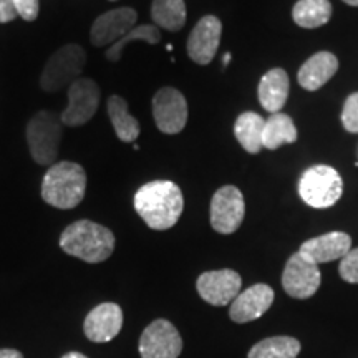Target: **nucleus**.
Here are the masks:
<instances>
[{
    "instance_id": "f257e3e1",
    "label": "nucleus",
    "mask_w": 358,
    "mask_h": 358,
    "mask_svg": "<svg viewBox=\"0 0 358 358\" xmlns=\"http://www.w3.org/2000/svg\"><path fill=\"white\" fill-rule=\"evenodd\" d=\"M185 208L182 192L173 181H151L134 194V209L151 229H171Z\"/></svg>"
},
{
    "instance_id": "f03ea898",
    "label": "nucleus",
    "mask_w": 358,
    "mask_h": 358,
    "mask_svg": "<svg viewBox=\"0 0 358 358\" xmlns=\"http://www.w3.org/2000/svg\"><path fill=\"white\" fill-rule=\"evenodd\" d=\"M60 248L69 256L88 264L106 261L115 250V236L108 227L82 219L70 224L60 236Z\"/></svg>"
},
{
    "instance_id": "7ed1b4c3",
    "label": "nucleus",
    "mask_w": 358,
    "mask_h": 358,
    "mask_svg": "<svg viewBox=\"0 0 358 358\" xmlns=\"http://www.w3.org/2000/svg\"><path fill=\"white\" fill-rule=\"evenodd\" d=\"M87 191V173L77 163L60 161L52 164L42 181V199L57 209H73Z\"/></svg>"
},
{
    "instance_id": "20e7f679",
    "label": "nucleus",
    "mask_w": 358,
    "mask_h": 358,
    "mask_svg": "<svg viewBox=\"0 0 358 358\" xmlns=\"http://www.w3.org/2000/svg\"><path fill=\"white\" fill-rule=\"evenodd\" d=\"M64 127L62 116L53 111H38L27 124V145L34 161L40 166L55 164Z\"/></svg>"
},
{
    "instance_id": "39448f33",
    "label": "nucleus",
    "mask_w": 358,
    "mask_h": 358,
    "mask_svg": "<svg viewBox=\"0 0 358 358\" xmlns=\"http://www.w3.org/2000/svg\"><path fill=\"white\" fill-rule=\"evenodd\" d=\"M87 65V52L83 47L69 43L60 47L48 58L40 77V87L47 93H57L77 82Z\"/></svg>"
},
{
    "instance_id": "423d86ee",
    "label": "nucleus",
    "mask_w": 358,
    "mask_h": 358,
    "mask_svg": "<svg viewBox=\"0 0 358 358\" xmlns=\"http://www.w3.org/2000/svg\"><path fill=\"white\" fill-rule=\"evenodd\" d=\"M343 182L337 169L325 164L308 168L299 181V194L310 208H332L342 198Z\"/></svg>"
},
{
    "instance_id": "0eeeda50",
    "label": "nucleus",
    "mask_w": 358,
    "mask_h": 358,
    "mask_svg": "<svg viewBox=\"0 0 358 358\" xmlns=\"http://www.w3.org/2000/svg\"><path fill=\"white\" fill-rule=\"evenodd\" d=\"M66 95H69V106L60 115L65 127H82L95 116L101 98L100 87L96 82L80 77L77 82L66 88Z\"/></svg>"
},
{
    "instance_id": "6e6552de",
    "label": "nucleus",
    "mask_w": 358,
    "mask_h": 358,
    "mask_svg": "<svg viewBox=\"0 0 358 358\" xmlns=\"http://www.w3.org/2000/svg\"><path fill=\"white\" fill-rule=\"evenodd\" d=\"M244 214V196L236 186H224L213 196L211 226L219 234H232L239 229Z\"/></svg>"
},
{
    "instance_id": "1a4fd4ad",
    "label": "nucleus",
    "mask_w": 358,
    "mask_h": 358,
    "mask_svg": "<svg viewBox=\"0 0 358 358\" xmlns=\"http://www.w3.org/2000/svg\"><path fill=\"white\" fill-rule=\"evenodd\" d=\"M182 338L171 322L158 319L143 330L140 338L141 358H178Z\"/></svg>"
},
{
    "instance_id": "9d476101",
    "label": "nucleus",
    "mask_w": 358,
    "mask_h": 358,
    "mask_svg": "<svg viewBox=\"0 0 358 358\" xmlns=\"http://www.w3.org/2000/svg\"><path fill=\"white\" fill-rule=\"evenodd\" d=\"M153 116L159 131L176 134L187 123V101L176 88H159L153 96Z\"/></svg>"
},
{
    "instance_id": "9b49d317",
    "label": "nucleus",
    "mask_w": 358,
    "mask_h": 358,
    "mask_svg": "<svg viewBox=\"0 0 358 358\" xmlns=\"http://www.w3.org/2000/svg\"><path fill=\"white\" fill-rule=\"evenodd\" d=\"M320 271L317 264L308 261L301 252L292 254L282 274L284 290L294 299H308L320 287Z\"/></svg>"
},
{
    "instance_id": "f8f14e48",
    "label": "nucleus",
    "mask_w": 358,
    "mask_h": 358,
    "mask_svg": "<svg viewBox=\"0 0 358 358\" xmlns=\"http://www.w3.org/2000/svg\"><path fill=\"white\" fill-rule=\"evenodd\" d=\"M241 285H243V279L231 268L204 272L196 282V287H198L203 301L216 307L232 303V301L241 294Z\"/></svg>"
},
{
    "instance_id": "ddd939ff",
    "label": "nucleus",
    "mask_w": 358,
    "mask_h": 358,
    "mask_svg": "<svg viewBox=\"0 0 358 358\" xmlns=\"http://www.w3.org/2000/svg\"><path fill=\"white\" fill-rule=\"evenodd\" d=\"M138 13L131 7L115 8L105 12L93 22L90 30V42L95 47H106L122 40L129 30L134 29Z\"/></svg>"
},
{
    "instance_id": "4468645a",
    "label": "nucleus",
    "mask_w": 358,
    "mask_h": 358,
    "mask_svg": "<svg viewBox=\"0 0 358 358\" xmlns=\"http://www.w3.org/2000/svg\"><path fill=\"white\" fill-rule=\"evenodd\" d=\"M222 24L217 17L206 15L194 25L187 38V55L198 65L211 64L221 43Z\"/></svg>"
},
{
    "instance_id": "2eb2a0df",
    "label": "nucleus",
    "mask_w": 358,
    "mask_h": 358,
    "mask_svg": "<svg viewBox=\"0 0 358 358\" xmlns=\"http://www.w3.org/2000/svg\"><path fill=\"white\" fill-rule=\"evenodd\" d=\"M123 327V310L118 303L105 302L93 308L85 319L83 330L88 340L105 343L113 340Z\"/></svg>"
},
{
    "instance_id": "dca6fc26",
    "label": "nucleus",
    "mask_w": 358,
    "mask_h": 358,
    "mask_svg": "<svg viewBox=\"0 0 358 358\" xmlns=\"http://www.w3.org/2000/svg\"><path fill=\"white\" fill-rule=\"evenodd\" d=\"M274 302V290L266 284H256L245 289L232 301L229 317L236 324L257 320L262 317Z\"/></svg>"
},
{
    "instance_id": "f3484780",
    "label": "nucleus",
    "mask_w": 358,
    "mask_h": 358,
    "mask_svg": "<svg viewBox=\"0 0 358 358\" xmlns=\"http://www.w3.org/2000/svg\"><path fill=\"white\" fill-rule=\"evenodd\" d=\"M352 249V237L345 232H329V234L313 237L306 241L299 249L302 256H306L313 264H325L343 259Z\"/></svg>"
},
{
    "instance_id": "a211bd4d",
    "label": "nucleus",
    "mask_w": 358,
    "mask_h": 358,
    "mask_svg": "<svg viewBox=\"0 0 358 358\" xmlns=\"http://www.w3.org/2000/svg\"><path fill=\"white\" fill-rule=\"evenodd\" d=\"M337 57L330 52H319L301 66L297 78L302 88L308 90V92H315V90L324 87L337 73Z\"/></svg>"
},
{
    "instance_id": "6ab92c4d",
    "label": "nucleus",
    "mask_w": 358,
    "mask_h": 358,
    "mask_svg": "<svg viewBox=\"0 0 358 358\" xmlns=\"http://www.w3.org/2000/svg\"><path fill=\"white\" fill-rule=\"evenodd\" d=\"M289 75L285 70H268L259 83V101L268 113H279L289 96Z\"/></svg>"
},
{
    "instance_id": "aec40b11",
    "label": "nucleus",
    "mask_w": 358,
    "mask_h": 358,
    "mask_svg": "<svg viewBox=\"0 0 358 358\" xmlns=\"http://www.w3.org/2000/svg\"><path fill=\"white\" fill-rule=\"evenodd\" d=\"M108 115L113 124L116 136L123 143H133L140 136V123L134 116L129 113L128 103L124 98L113 95L108 98Z\"/></svg>"
},
{
    "instance_id": "412c9836",
    "label": "nucleus",
    "mask_w": 358,
    "mask_h": 358,
    "mask_svg": "<svg viewBox=\"0 0 358 358\" xmlns=\"http://www.w3.org/2000/svg\"><path fill=\"white\" fill-rule=\"evenodd\" d=\"M266 120L254 111H245L236 120L234 134L241 146L250 155H257L262 150V134Z\"/></svg>"
},
{
    "instance_id": "4be33fe9",
    "label": "nucleus",
    "mask_w": 358,
    "mask_h": 358,
    "mask_svg": "<svg viewBox=\"0 0 358 358\" xmlns=\"http://www.w3.org/2000/svg\"><path fill=\"white\" fill-rule=\"evenodd\" d=\"M295 141H297V128L289 115L279 111L268 116L262 134V145L267 150H277L282 145H292Z\"/></svg>"
},
{
    "instance_id": "5701e85b",
    "label": "nucleus",
    "mask_w": 358,
    "mask_h": 358,
    "mask_svg": "<svg viewBox=\"0 0 358 358\" xmlns=\"http://www.w3.org/2000/svg\"><path fill=\"white\" fill-rule=\"evenodd\" d=\"M186 3L185 0H153L151 17L156 27L178 32L186 24Z\"/></svg>"
},
{
    "instance_id": "b1692460",
    "label": "nucleus",
    "mask_w": 358,
    "mask_h": 358,
    "mask_svg": "<svg viewBox=\"0 0 358 358\" xmlns=\"http://www.w3.org/2000/svg\"><path fill=\"white\" fill-rule=\"evenodd\" d=\"M294 22L303 29H317L332 17V3L329 0H299L292 10Z\"/></svg>"
},
{
    "instance_id": "393cba45",
    "label": "nucleus",
    "mask_w": 358,
    "mask_h": 358,
    "mask_svg": "<svg viewBox=\"0 0 358 358\" xmlns=\"http://www.w3.org/2000/svg\"><path fill=\"white\" fill-rule=\"evenodd\" d=\"M301 353V342L297 338L271 337L256 343L250 348L248 358H297Z\"/></svg>"
},
{
    "instance_id": "a878e982",
    "label": "nucleus",
    "mask_w": 358,
    "mask_h": 358,
    "mask_svg": "<svg viewBox=\"0 0 358 358\" xmlns=\"http://www.w3.org/2000/svg\"><path fill=\"white\" fill-rule=\"evenodd\" d=\"M134 40H143V42L150 45L159 43L161 42L159 29L156 25L134 27V29L129 30L122 40H118V42L111 45L108 50H106V58H108L110 62H120L124 48H127L131 42H134Z\"/></svg>"
},
{
    "instance_id": "bb28decb",
    "label": "nucleus",
    "mask_w": 358,
    "mask_h": 358,
    "mask_svg": "<svg viewBox=\"0 0 358 358\" xmlns=\"http://www.w3.org/2000/svg\"><path fill=\"white\" fill-rule=\"evenodd\" d=\"M342 124L348 133H358V92L345 100L342 110Z\"/></svg>"
},
{
    "instance_id": "cd10ccee",
    "label": "nucleus",
    "mask_w": 358,
    "mask_h": 358,
    "mask_svg": "<svg viewBox=\"0 0 358 358\" xmlns=\"http://www.w3.org/2000/svg\"><path fill=\"white\" fill-rule=\"evenodd\" d=\"M340 277L350 284H358V248L350 249L345 257L340 261Z\"/></svg>"
},
{
    "instance_id": "c85d7f7f",
    "label": "nucleus",
    "mask_w": 358,
    "mask_h": 358,
    "mask_svg": "<svg viewBox=\"0 0 358 358\" xmlns=\"http://www.w3.org/2000/svg\"><path fill=\"white\" fill-rule=\"evenodd\" d=\"M13 3H15L19 17H22L24 20L34 22L38 17V10H40L38 0H13Z\"/></svg>"
},
{
    "instance_id": "c756f323",
    "label": "nucleus",
    "mask_w": 358,
    "mask_h": 358,
    "mask_svg": "<svg viewBox=\"0 0 358 358\" xmlns=\"http://www.w3.org/2000/svg\"><path fill=\"white\" fill-rule=\"evenodd\" d=\"M17 17H19V12L13 0H0V24L15 20Z\"/></svg>"
},
{
    "instance_id": "7c9ffc66",
    "label": "nucleus",
    "mask_w": 358,
    "mask_h": 358,
    "mask_svg": "<svg viewBox=\"0 0 358 358\" xmlns=\"http://www.w3.org/2000/svg\"><path fill=\"white\" fill-rule=\"evenodd\" d=\"M0 358H24V355L13 348H0Z\"/></svg>"
},
{
    "instance_id": "2f4dec72",
    "label": "nucleus",
    "mask_w": 358,
    "mask_h": 358,
    "mask_svg": "<svg viewBox=\"0 0 358 358\" xmlns=\"http://www.w3.org/2000/svg\"><path fill=\"white\" fill-rule=\"evenodd\" d=\"M62 358H88V357H85L83 353H78V352H70V353H66V355H64Z\"/></svg>"
},
{
    "instance_id": "473e14b6",
    "label": "nucleus",
    "mask_w": 358,
    "mask_h": 358,
    "mask_svg": "<svg viewBox=\"0 0 358 358\" xmlns=\"http://www.w3.org/2000/svg\"><path fill=\"white\" fill-rule=\"evenodd\" d=\"M343 2L347 3V6H352V7H358V0H343Z\"/></svg>"
},
{
    "instance_id": "72a5a7b5",
    "label": "nucleus",
    "mask_w": 358,
    "mask_h": 358,
    "mask_svg": "<svg viewBox=\"0 0 358 358\" xmlns=\"http://www.w3.org/2000/svg\"><path fill=\"white\" fill-rule=\"evenodd\" d=\"M229 60H231V55H229V53H227V55H224V65L229 64Z\"/></svg>"
},
{
    "instance_id": "f704fd0d",
    "label": "nucleus",
    "mask_w": 358,
    "mask_h": 358,
    "mask_svg": "<svg viewBox=\"0 0 358 358\" xmlns=\"http://www.w3.org/2000/svg\"><path fill=\"white\" fill-rule=\"evenodd\" d=\"M110 2H116V0H110Z\"/></svg>"
}]
</instances>
